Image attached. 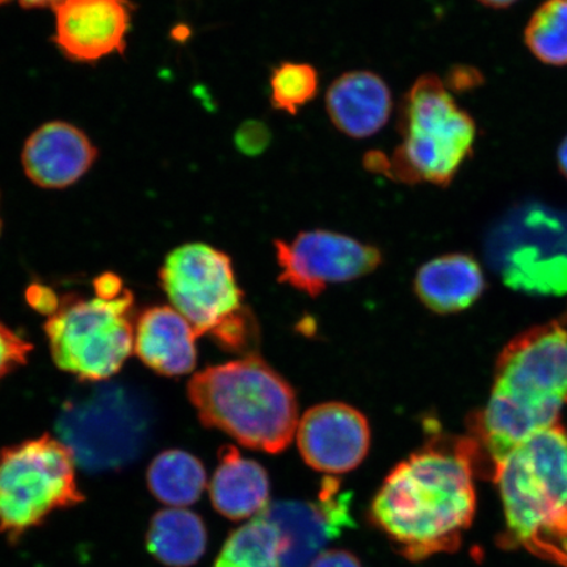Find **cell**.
<instances>
[{"mask_svg":"<svg viewBox=\"0 0 567 567\" xmlns=\"http://www.w3.org/2000/svg\"><path fill=\"white\" fill-rule=\"evenodd\" d=\"M481 461L472 437L432 436L390 471L372 501L371 523L410 561L455 551L476 514Z\"/></svg>","mask_w":567,"mask_h":567,"instance_id":"6da1fadb","label":"cell"},{"mask_svg":"<svg viewBox=\"0 0 567 567\" xmlns=\"http://www.w3.org/2000/svg\"><path fill=\"white\" fill-rule=\"evenodd\" d=\"M188 395L205 427L271 455L288 449L300 422L293 388L255 354L205 368Z\"/></svg>","mask_w":567,"mask_h":567,"instance_id":"7a4b0ae2","label":"cell"},{"mask_svg":"<svg viewBox=\"0 0 567 567\" xmlns=\"http://www.w3.org/2000/svg\"><path fill=\"white\" fill-rule=\"evenodd\" d=\"M506 543L567 566V430L537 432L496 467Z\"/></svg>","mask_w":567,"mask_h":567,"instance_id":"3957f363","label":"cell"},{"mask_svg":"<svg viewBox=\"0 0 567 567\" xmlns=\"http://www.w3.org/2000/svg\"><path fill=\"white\" fill-rule=\"evenodd\" d=\"M399 132L402 142L392 158L370 153L367 168L401 183L449 187L473 155L477 125L435 74H425L403 99Z\"/></svg>","mask_w":567,"mask_h":567,"instance_id":"277c9868","label":"cell"},{"mask_svg":"<svg viewBox=\"0 0 567 567\" xmlns=\"http://www.w3.org/2000/svg\"><path fill=\"white\" fill-rule=\"evenodd\" d=\"M134 297L115 274L94 281V295L56 297L45 332L56 367L81 381H103L134 349Z\"/></svg>","mask_w":567,"mask_h":567,"instance_id":"5b68a950","label":"cell"},{"mask_svg":"<svg viewBox=\"0 0 567 567\" xmlns=\"http://www.w3.org/2000/svg\"><path fill=\"white\" fill-rule=\"evenodd\" d=\"M161 282L173 308L198 336L209 334L233 352L252 344L257 324L244 305L228 255L205 244L177 247L161 269Z\"/></svg>","mask_w":567,"mask_h":567,"instance_id":"8992f818","label":"cell"},{"mask_svg":"<svg viewBox=\"0 0 567 567\" xmlns=\"http://www.w3.org/2000/svg\"><path fill=\"white\" fill-rule=\"evenodd\" d=\"M75 458L51 435L0 451V535L17 544L55 512L81 505Z\"/></svg>","mask_w":567,"mask_h":567,"instance_id":"52a82bcc","label":"cell"},{"mask_svg":"<svg viewBox=\"0 0 567 567\" xmlns=\"http://www.w3.org/2000/svg\"><path fill=\"white\" fill-rule=\"evenodd\" d=\"M55 427L78 465L104 472L118 470L141 455L152 434L153 414L136 390L103 384L69 401Z\"/></svg>","mask_w":567,"mask_h":567,"instance_id":"ba28073f","label":"cell"},{"mask_svg":"<svg viewBox=\"0 0 567 567\" xmlns=\"http://www.w3.org/2000/svg\"><path fill=\"white\" fill-rule=\"evenodd\" d=\"M494 394L561 414L567 405V329L551 322L512 340L495 365Z\"/></svg>","mask_w":567,"mask_h":567,"instance_id":"9c48e42d","label":"cell"},{"mask_svg":"<svg viewBox=\"0 0 567 567\" xmlns=\"http://www.w3.org/2000/svg\"><path fill=\"white\" fill-rule=\"evenodd\" d=\"M280 281L311 297L331 284L370 275L381 265L379 248L329 230L302 231L290 243L275 240Z\"/></svg>","mask_w":567,"mask_h":567,"instance_id":"30bf717a","label":"cell"},{"mask_svg":"<svg viewBox=\"0 0 567 567\" xmlns=\"http://www.w3.org/2000/svg\"><path fill=\"white\" fill-rule=\"evenodd\" d=\"M350 506V494L340 492L338 480L326 477L319 502H274L258 516L279 530L282 567H310L326 545L354 526Z\"/></svg>","mask_w":567,"mask_h":567,"instance_id":"8fae6325","label":"cell"},{"mask_svg":"<svg viewBox=\"0 0 567 567\" xmlns=\"http://www.w3.org/2000/svg\"><path fill=\"white\" fill-rule=\"evenodd\" d=\"M301 456L315 471L349 473L363 463L371 446V429L359 410L342 402L321 403L297 425Z\"/></svg>","mask_w":567,"mask_h":567,"instance_id":"7c38bea8","label":"cell"},{"mask_svg":"<svg viewBox=\"0 0 567 567\" xmlns=\"http://www.w3.org/2000/svg\"><path fill=\"white\" fill-rule=\"evenodd\" d=\"M133 10L130 0H61L54 7L55 44L76 62L123 53Z\"/></svg>","mask_w":567,"mask_h":567,"instance_id":"4fadbf2b","label":"cell"},{"mask_svg":"<svg viewBox=\"0 0 567 567\" xmlns=\"http://www.w3.org/2000/svg\"><path fill=\"white\" fill-rule=\"evenodd\" d=\"M97 151L76 126L53 122L27 140L21 163L31 182L41 188L73 186L94 165Z\"/></svg>","mask_w":567,"mask_h":567,"instance_id":"5bb4252c","label":"cell"},{"mask_svg":"<svg viewBox=\"0 0 567 567\" xmlns=\"http://www.w3.org/2000/svg\"><path fill=\"white\" fill-rule=\"evenodd\" d=\"M326 110L332 124L346 136L371 137L392 115V92L372 71H350L332 82L326 95Z\"/></svg>","mask_w":567,"mask_h":567,"instance_id":"9a60e30c","label":"cell"},{"mask_svg":"<svg viewBox=\"0 0 567 567\" xmlns=\"http://www.w3.org/2000/svg\"><path fill=\"white\" fill-rule=\"evenodd\" d=\"M198 337L194 326L176 309L153 307L138 318L134 350L151 370L176 378L194 371Z\"/></svg>","mask_w":567,"mask_h":567,"instance_id":"2e32d148","label":"cell"},{"mask_svg":"<svg viewBox=\"0 0 567 567\" xmlns=\"http://www.w3.org/2000/svg\"><path fill=\"white\" fill-rule=\"evenodd\" d=\"M486 287L478 261L466 254H446L417 271L414 290L436 315L458 313L476 302Z\"/></svg>","mask_w":567,"mask_h":567,"instance_id":"e0dca14e","label":"cell"},{"mask_svg":"<svg viewBox=\"0 0 567 567\" xmlns=\"http://www.w3.org/2000/svg\"><path fill=\"white\" fill-rule=\"evenodd\" d=\"M218 514L230 520L258 516L269 505V478L264 466L228 445L219 452V464L209 486Z\"/></svg>","mask_w":567,"mask_h":567,"instance_id":"ac0fdd59","label":"cell"},{"mask_svg":"<svg viewBox=\"0 0 567 567\" xmlns=\"http://www.w3.org/2000/svg\"><path fill=\"white\" fill-rule=\"evenodd\" d=\"M208 544L202 517L186 508L155 514L146 534L148 553L167 567H190L200 561Z\"/></svg>","mask_w":567,"mask_h":567,"instance_id":"d6986e66","label":"cell"},{"mask_svg":"<svg viewBox=\"0 0 567 567\" xmlns=\"http://www.w3.org/2000/svg\"><path fill=\"white\" fill-rule=\"evenodd\" d=\"M148 491L159 502L176 508L194 505L207 486L200 460L181 450L159 453L147 470Z\"/></svg>","mask_w":567,"mask_h":567,"instance_id":"ffe728a7","label":"cell"},{"mask_svg":"<svg viewBox=\"0 0 567 567\" xmlns=\"http://www.w3.org/2000/svg\"><path fill=\"white\" fill-rule=\"evenodd\" d=\"M281 542L274 524L255 519L234 530L219 551L215 567H282Z\"/></svg>","mask_w":567,"mask_h":567,"instance_id":"44dd1931","label":"cell"},{"mask_svg":"<svg viewBox=\"0 0 567 567\" xmlns=\"http://www.w3.org/2000/svg\"><path fill=\"white\" fill-rule=\"evenodd\" d=\"M503 279L514 289L538 295L567 293V257H544L536 248L517 251L503 267Z\"/></svg>","mask_w":567,"mask_h":567,"instance_id":"7402d4cb","label":"cell"},{"mask_svg":"<svg viewBox=\"0 0 567 567\" xmlns=\"http://www.w3.org/2000/svg\"><path fill=\"white\" fill-rule=\"evenodd\" d=\"M524 42L544 65L567 66V0H545L524 30Z\"/></svg>","mask_w":567,"mask_h":567,"instance_id":"603a6c76","label":"cell"},{"mask_svg":"<svg viewBox=\"0 0 567 567\" xmlns=\"http://www.w3.org/2000/svg\"><path fill=\"white\" fill-rule=\"evenodd\" d=\"M269 86L274 109L296 115L317 95L319 78L308 63L284 62L274 69Z\"/></svg>","mask_w":567,"mask_h":567,"instance_id":"cb8c5ba5","label":"cell"},{"mask_svg":"<svg viewBox=\"0 0 567 567\" xmlns=\"http://www.w3.org/2000/svg\"><path fill=\"white\" fill-rule=\"evenodd\" d=\"M32 349L31 343L0 322V379L24 365Z\"/></svg>","mask_w":567,"mask_h":567,"instance_id":"d4e9b609","label":"cell"},{"mask_svg":"<svg viewBox=\"0 0 567 567\" xmlns=\"http://www.w3.org/2000/svg\"><path fill=\"white\" fill-rule=\"evenodd\" d=\"M272 132L268 125L250 120L238 127L234 144L246 157H259L271 145Z\"/></svg>","mask_w":567,"mask_h":567,"instance_id":"484cf974","label":"cell"},{"mask_svg":"<svg viewBox=\"0 0 567 567\" xmlns=\"http://www.w3.org/2000/svg\"><path fill=\"white\" fill-rule=\"evenodd\" d=\"M446 82H449V86L453 90L467 91L480 86L484 82V78H482V74L476 69L455 66L451 69L449 76H446Z\"/></svg>","mask_w":567,"mask_h":567,"instance_id":"4316f807","label":"cell"},{"mask_svg":"<svg viewBox=\"0 0 567 567\" xmlns=\"http://www.w3.org/2000/svg\"><path fill=\"white\" fill-rule=\"evenodd\" d=\"M310 567H364V565L349 550L331 549L321 553Z\"/></svg>","mask_w":567,"mask_h":567,"instance_id":"83f0119b","label":"cell"},{"mask_svg":"<svg viewBox=\"0 0 567 567\" xmlns=\"http://www.w3.org/2000/svg\"><path fill=\"white\" fill-rule=\"evenodd\" d=\"M61 0H0V7L9 3H18L24 9H45V7H54L59 4Z\"/></svg>","mask_w":567,"mask_h":567,"instance_id":"f1b7e54d","label":"cell"},{"mask_svg":"<svg viewBox=\"0 0 567 567\" xmlns=\"http://www.w3.org/2000/svg\"><path fill=\"white\" fill-rule=\"evenodd\" d=\"M557 163L559 173H561L567 181V136L563 140L557 151Z\"/></svg>","mask_w":567,"mask_h":567,"instance_id":"f546056e","label":"cell"},{"mask_svg":"<svg viewBox=\"0 0 567 567\" xmlns=\"http://www.w3.org/2000/svg\"><path fill=\"white\" fill-rule=\"evenodd\" d=\"M478 2L488 7V9L503 10L515 4L517 0H478Z\"/></svg>","mask_w":567,"mask_h":567,"instance_id":"4dcf8cb0","label":"cell"},{"mask_svg":"<svg viewBox=\"0 0 567 567\" xmlns=\"http://www.w3.org/2000/svg\"><path fill=\"white\" fill-rule=\"evenodd\" d=\"M0 233H2V219H0Z\"/></svg>","mask_w":567,"mask_h":567,"instance_id":"1f68e13d","label":"cell"}]
</instances>
